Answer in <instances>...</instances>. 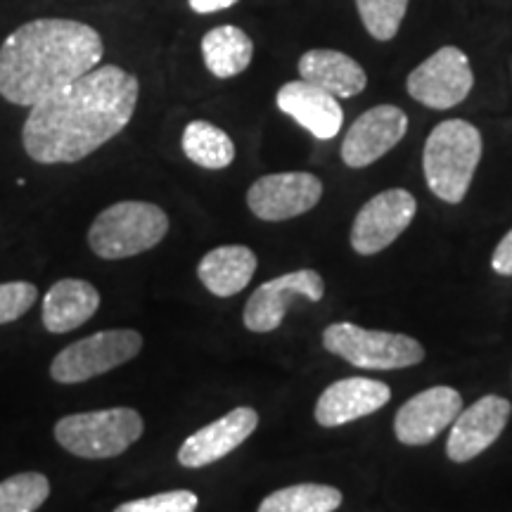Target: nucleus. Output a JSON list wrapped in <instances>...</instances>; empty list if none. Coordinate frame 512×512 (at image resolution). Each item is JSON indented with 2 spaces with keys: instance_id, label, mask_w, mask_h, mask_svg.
<instances>
[{
  "instance_id": "obj_1",
  "label": "nucleus",
  "mask_w": 512,
  "mask_h": 512,
  "mask_svg": "<svg viewBox=\"0 0 512 512\" xmlns=\"http://www.w3.org/2000/svg\"><path fill=\"white\" fill-rule=\"evenodd\" d=\"M140 83L117 64L93 72L31 107L22 128L27 155L38 164H74L128 126Z\"/></svg>"
},
{
  "instance_id": "obj_2",
  "label": "nucleus",
  "mask_w": 512,
  "mask_h": 512,
  "mask_svg": "<svg viewBox=\"0 0 512 512\" xmlns=\"http://www.w3.org/2000/svg\"><path fill=\"white\" fill-rule=\"evenodd\" d=\"M105 46L98 31L76 19L43 17L22 24L0 46V95L34 107L98 67Z\"/></svg>"
},
{
  "instance_id": "obj_3",
  "label": "nucleus",
  "mask_w": 512,
  "mask_h": 512,
  "mask_svg": "<svg viewBox=\"0 0 512 512\" xmlns=\"http://www.w3.org/2000/svg\"><path fill=\"white\" fill-rule=\"evenodd\" d=\"M482 150V133L470 121L446 119L434 126L422 150V171L432 195L446 204L463 202L482 159Z\"/></svg>"
},
{
  "instance_id": "obj_4",
  "label": "nucleus",
  "mask_w": 512,
  "mask_h": 512,
  "mask_svg": "<svg viewBox=\"0 0 512 512\" xmlns=\"http://www.w3.org/2000/svg\"><path fill=\"white\" fill-rule=\"evenodd\" d=\"M169 233V216L152 202H117L88 230V245L100 259H128L157 247Z\"/></svg>"
},
{
  "instance_id": "obj_5",
  "label": "nucleus",
  "mask_w": 512,
  "mask_h": 512,
  "mask_svg": "<svg viewBox=\"0 0 512 512\" xmlns=\"http://www.w3.org/2000/svg\"><path fill=\"white\" fill-rule=\"evenodd\" d=\"M145 422L133 408H105L74 413L55 425V439L64 451L86 460L117 458L143 437Z\"/></svg>"
},
{
  "instance_id": "obj_6",
  "label": "nucleus",
  "mask_w": 512,
  "mask_h": 512,
  "mask_svg": "<svg viewBox=\"0 0 512 512\" xmlns=\"http://www.w3.org/2000/svg\"><path fill=\"white\" fill-rule=\"evenodd\" d=\"M323 347L363 370H399L422 363L418 339L387 330H368L354 323H332L323 332Z\"/></svg>"
},
{
  "instance_id": "obj_7",
  "label": "nucleus",
  "mask_w": 512,
  "mask_h": 512,
  "mask_svg": "<svg viewBox=\"0 0 512 512\" xmlns=\"http://www.w3.org/2000/svg\"><path fill=\"white\" fill-rule=\"evenodd\" d=\"M143 349V335L136 330H102L69 344L50 363V375L60 384H81L124 366Z\"/></svg>"
},
{
  "instance_id": "obj_8",
  "label": "nucleus",
  "mask_w": 512,
  "mask_h": 512,
  "mask_svg": "<svg viewBox=\"0 0 512 512\" xmlns=\"http://www.w3.org/2000/svg\"><path fill=\"white\" fill-rule=\"evenodd\" d=\"M408 95L430 110H451L475 88L470 57L456 46H444L408 74Z\"/></svg>"
},
{
  "instance_id": "obj_9",
  "label": "nucleus",
  "mask_w": 512,
  "mask_h": 512,
  "mask_svg": "<svg viewBox=\"0 0 512 512\" xmlns=\"http://www.w3.org/2000/svg\"><path fill=\"white\" fill-rule=\"evenodd\" d=\"M415 214H418V202L408 190L389 188L377 192L358 209L349 235L351 247L361 256L380 254L399 240L401 233H406Z\"/></svg>"
},
{
  "instance_id": "obj_10",
  "label": "nucleus",
  "mask_w": 512,
  "mask_h": 512,
  "mask_svg": "<svg viewBox=\"0 0 512 512\" xmlns=\"http://www.w3.org/2000/svg\"><path fill=\"white\" fill-rule=\"evenodd\" d=\"M323 197V183L309 171L268 174L247 190V207L261 221H287L311 211Z\"/></svg>"
},
{
  "instance_id": "obj_11",
  "label": "nucleus",
  "mask_w": 512,
  "mask_h": 512,
  "mask_svg": "<svg viewBox=\"0 0 512 512\" xmlns=\"http://www.w3.org/2000/svg\"><path fill=\"white\" fill-rule=\"evenodd\" d=\"M408 131V117L396 105L370 107L349 126L342 140V162L349 169H366L401 143Z\"/></svg>"
},
{
  "instance_id": "obj_12",
  "label": "nucleus",
  "mask_w": 512,
  "mask_h": 512,
  "mask_svg": "<svg viewBox=\"0 0 512 512\" xmlns=\"http://www.w3.org/2000/svg\"><path fill=\"white\" fill-rule=\"evenodd\" d=\"M294 297H304L313 304L320 302L325 297V283L320 273L302 268V271L278 275V278L261 285L259 290H254L245 306V313H242L245 328L252 332L278 330Z\"/></svg>"
},
{
  "instance_id": "obj_13",
  "label": "nucleus",
  "mask_w": 512,
  "mask_h": 512,
  "mask_svg": "<svg viewBox=\"0 0 512 512\" xmlns=\"http://www.w3.org/2000/svg\"><path fill=\"white\" fill-rule=\"evenodd\" d=\"M463 411V396L453 387L439 384L415 394L399 408L394 418V434L406 446H427L453 425Z\"/></svg>"
},
{
  "instance_id": "obj_14",
  "label": "nucleus",
  "mask_w": 512,
  "mask_h": 512,
  "mask_svg": "<svg viewBox=\"0 0 512 512\" xmlns=\"http://www.w3.org/2000/svg\"><path fill=\"white\" fill-rule=\"evenodd\" d=\"M512 415V403L503 396L489 394L460 411L453 420L451 434L446 441V456L453 463H470L482 456L486 448L494 446L501 437Z\"/></svg>"
},
{
  "instance_id": "obj_15",
  "label": "nucleus",
  "mask_w": 512,
  "mask_h": 512,
  "mask_svg": "<svg viewBox=\"0 0 512 512\" xmlns=\"http://www.w3.org/2000/svg\"><path fill=\"white\" fill-rule=\"evenodd\" d=\"M259 427V413L249 406H238L223 415V418L209 422L202 430L190 434L178 448V463L190 470L207 467L216 460L226 458L235 448L245 444Z\"/></svg>"
},
{
  "instance_id": "obj_16",
  "label": "nucleus",
  "mask_w": 512,
  "mask_h": 512,
  "mask_svg": "<svg viewBox=\"0 0 512 512\" xmlns=\"http://www.w3.org/2000/svg\"><path fill=\"white\" fill-rule=\"evenodd\" d=\"M392 399V389L370 377H344L332 382L316 403V422L320 427H342L368 418Z\"/></svg>"
},
{
  "instance_id": "obj_17",
  "label": "nucleus",
  "mask_w": 512,
  "mask_h": 512,
  "mask_svg": "<svg viewBox=\"0 0 512 512\" xmlns=\"http://www.w3.org/2000/svg\"><path fill=\"white\" fill-rule=\"evenodd\" d=\"M275 105L318 140H332L342 131L344 110L339 100L304 79L285 83L275 95Z\"/></svg>"
},
{
  "instance_id": "obj_18",
  "label": "nucleus",
  "mask_w": 512,
  "mask_h": 512,
  "mask_svg": "<svg viewBox=\"0 0 512 512\" xmlns=\"http://www.w3.org/2000/svg\"><path fill=\"white\" fill-rule=\"evenodd\" d=\"M299 76L313 86L323 88L337 100L356 98L366 91L368 74L354 57L342 53V50L313 48L299 57Z\"/></svg>"
},
{
  "instance_id": "obj_19",
  "label": "nucleus",
  "mask_w": 512,
  "mask_h": 512,
  "mask_svg": "<svg viewBox=\"0 0 512 512\" xmlns=\"http://www.w3.org/2000/svg\"><path fill=\"white\" fill-rule=\"evenodd\" d=\"M100 294L91 283L79 278H64L50 287L43 297V325L53 335H64L81 328L95 316Z\"/></svg>"
},
{
  "instance_id": "obj_20",
  "label": "nucleus",
  "mask_w": 512,
  "mask_h": 512,
  "mask_svg": "<svg viewBox=\"0 0 512 512\" xmlns=\"http://www.w3.org/2000/svg\"><path fill=\"white\" fill-rule=\"evenodd\" d=\"M256 266V254L245 245H223L211 249L202 256L197 275L202 285L216 297H235L252 283Z\"/></svg>"
},
{
  "instance_id": "obj_21",
  "label": "nucleus",
  "mask_w": 512,
  "mask_h": 512,
  "mask_svg": "<svg viewBox=\"0 0 512 512\" xmlns=\"http://www.w3.org/2000/svg\"><path fill=\"white\" fill-rule=\"evenodd\" d=\"M204 67L216 79H233L240 76L252 64L254 43L245 31L233 24H223L204 34L202 38Z\"/></svg>"
},
{
  "instance_id": "obj_22",
  "label": "nucleus",
  "mask_w": 512,
  "mask_h": 512,
  "mask_svg": "<svg viewBox=\"0 0 512 512\" xmlns=\"http://www.w3.org/2000/svg\"><path fill=\"white\" fill-rule=\"evenodd\" d=\"M183 152L192 164L202 166L209 171L228 169L235 159L233 138L219 126L209 124V121L197 119L190 121L183 131Z\"/></svg>"
},
{
  "instance_id": "obj_23",
  "label": "nucleus",
  "mask_w": 512,
  "mask_h": 512,
  "mask_svg": "<svg viewBox=\"0 0 512 512\" xmlns=\"http://www.w3.org/2000/svg\"><path fill=\"white\" fill-rule=\"evenodd\" d=\"M342 491L328 484H294L273 491L259 505V512H335L342 505Z\"/></svg>"
},
{
  "instance_id": "obj_24",
  "label": "nucleus",
  "mask_w": 512,
  "mask_h": 512,
  "mask_svg": "<svg viewBox=\"0 0 512 512\" xmlns=\"http://www.w3.org/2000/svg\"><path fill=\"white\" fill-rule=\"evenodd\" d=\"M50 496V482L41 472H19L0 482V512H36Z\"/></svg>"
},
{
  "instance_id": "obj_25",
  "label": "nucleus",
  "mask_w": 512,
  "mask_h": 512,
  "mask_svg": "<svg viewBox=\"0 0 512 512\" xmlns=\"http://www.w3.org/2000/svg\"><path fill=\"white\" fill-rule=\"evenodd\" d=\"M411 0H356L358 17L375 41L387 43L399 34Z\"/></svg>"
},
{
  "instance_id": "obj_26",
  "label": "nucleus",
  "mask_w": 512,
  "mask_h": 512,
  "mask_svg": "<svg viewBox=\"0 0 512 512\" xmlns=\"http://www.w3.org/2000/svg\"><path fill=\"white\" fill-rule=\"evenodd\" d=\"M197 505H200L197 494H192L188 489H176L121 503L114 512H195Z\"/></svg>"
},
{
  "instance_id": "obj_27",
  "label": "nucleus",
  "mask_w": 512,
  "mask_h": 512,
  "mask_svg": "<svg viewBox=\"0 0 512 512\" xmlns=\"http://www.w3.org/2000/svg\"><path fill=\"white\" fill-rule=\"evenodd\" d=\"M36 297V285L24 283V280L0 285V325L22 318L36 304Z\"/></svg>"
},
{
  "instance_id": "obj_28",
  "label": "nucleus",
  "mask_w": 512,
  "mask_h": 512,
  "mask_svg": "<svg viewBox=\"0 0 512 512\" xmlns=\"http://www.w3.org/2000/svg\"><path fill=\"white\" fill-rule=\"evenodd\" d=\"M491 268L498 275H512V228L505 233V238L498 242L491 256Z\"/></svg>"
},
{
  "instance_id": "obj_29",
  "label": "nucleus",
  "mask_w": 512,
  "mask_h": 512,
  "mask_svg": "<svg viewBox=\"0 0 512 512\" xmlns=\"http://www.w3.org/2000/svg\"><path fill=\"white\" fill-rule=\"evenodd\" d=\"M235 3L238 0H188L190 10L197 12V15H214V12L233 8Z\"/></svg>"
}]
</instances>
